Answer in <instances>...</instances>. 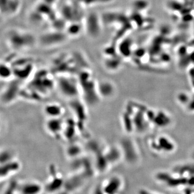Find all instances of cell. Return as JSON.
Instances as JSON below:
<instances>
[{
  "instance_id": "cell-15",
  "label": "cell",
  "mask_w": 194,
  "mask_h": 194,
  "mask_svg": "<svg viewBox=\"0 0 194 194\" xmlns=\"http://www.w3.org/2000/svg\"><path fill=\"white\" fill-rule=\"evenodd\" d=\"M143 194H153V193H148V192H144L143 193Z\"/></svg>"
},
{
  "instance_id": "cell-7",
  "label": "cell",
  "mask_w": 194,
  "mask_h": 194,
  "mask_svg": "<svg viewBox=\"0 0 194 194\" xmlns=\"http://www.w3.org/2000/svg\"><path fill=\"white\" fill-rule=\"evenodd\" d=\"M1 14L5 17H10L19 13L21 8V0H1Z\"/></svg>"
},
{
  "instance_id": "cell-1",
  "label": "cell",
  "mask_w": 194,
  "mask_h": 194,
  "mask_svg": "<svg viewBox=\"0 0 194 194\" xmlns=\"http://www.w3.org/2000/svg\"><path fill=\"white\" fill-rule=\"evenodd\" d=\"M5 35V43L13 51L28 50L38 43L35 35L25 30L11 28L8 30Z\"/></svg>"
},
{
  "instance_id": "cell-13",
  "label": "cell",
  "mask_w": 194,
  "mask_h": 194,
  "mask_svg": "<svg viewBox=\"0 0 194 194\" xmlns=\"http://www.w3.org/2000/svg\"><path fill=\"white\" fill-rule=\"evenodd\" d=\"M1 78H3L4 80L8 79L10 77L11 75H13V70L11 68L9 67V65L7 64H1Z\"/></svg>"
},
{
  "instance_id": "cell-6",
  "label": "cell",
  "mask_w": 194,
  "mask_h": 194,
  "mask_svg": "<svg viewBox=\"0 0 194 194\" xmlns=\"http://www.w3.org/2000/svg\"><path fill=\"white\" fill-rule=\"evenodd\" d=\"M1 180H5L15 175L21 168L20 162L16 157L1 163Z\"/></svg>"
},
{
  "instance_id": "cell-8",
  "label": "cell",
  "mask_w": 194,
  "mask_h": 194,
  "mask_svg": "<svg viewBox=\"0 0 194 194\" xmlns=\"http://www.w3.org/2000/svg\"><path fill=\"white\" fill-rule=\"evenodd\" d=\"M122 183L118 176H112L105 181L102 185V190L104 194H118L121 191Z\"/></svg>"
},
{
  "instance_id": "cell-2",
  "label": "cell",
  "mask_w": 194,
  "mask_h": 194,
  "mask_svg": "<svg viewBox=\"0 0 194 194\" xmlns=\"http://www.w3.org/2000/svg\"><path fill=\"white\" fill-rule=\"evenodd\" d=\"M56 86L63 96L71 99H75L81 93V84L73 78L61 76L56 81Z\"/></svg>"
},
{
  "instance_id": "cell-12",
  "label": "cell",
  "mask_w": 194,
  "mask_h": 194,
  "mask_svg": "<svg viewBox=\"0 0 194 194\" xmlns=\"http://www.w3.org/2000/svg\"><path fill=\"white\" fill-rule=\"evenodd\" d=\"M72 23L70 26L66 27V34L69 37H77L80 34V32L84 31V24L81 26L79 24V22H72Z\"/></svg>"
},
{
  "instance_id": "cell-5",
  "label": "cell",
  "mask_w": 194,
  "mask_h": 194,
  "mask_svg": "<svg viewBox=\"0 0 194 194\" xmlns=\"http://www.w3.org/2000/svg\"><path fill=\"white\" fill-rule=\"evenodd\" d=\"M45 187L35 180L19 182L17 194H42Z\"/></svg>"
},
{
  "instance_id": "cell-11",
  "label": "cell",
  "mask_w": 194,
  "mask_h": 194,
  "mask_svg": "<svg viewBox=\"0 0 194 194\" xmlns=\"http://www.w3.org/2000/svg\"><path fill=\"white\" fill-rule=\"evenodd\" d=\"M97 88L100 98H107L112 96L113 85L110 82L106 81L97 82Z\"/></svg>"
},
{
  "instance_id": "cell-10",
  "label": "cell",
  "mask_w": 194,
  "mask_h": 194,
  "mask_svg": "<svg viewBox=\"0 0 194 194\" xmlns=\"http://www.w3.org/2000/svg\"><path fill=\"white\" fill-rule=\"evenodd\" d=\"M44 113L49 118H60L64 113V109L58 103H48L44 107Z\"/></svg>"
},
{
  "instance_id": "cell-3",
  "label": "cell",
  "mask_w": 194,
  "mask_h": 194,
  "mask_svg": "<svg viewBox=\"0 0 194 194\" xmlns=\"http://www.w3.org/2000/svg\"><path fill=\"white\" fill-rule=\"evenodd\" d=\"M102 19L96 13H90L83 22L84 31L89 37L96 38L102 31Z\"/></svg>"
},
{
  "instance_id": "cell-9",
  "label": "cell",
  "mask_w": 194,
  "mask_h": 194,
  "mask_svg": "<svg viewBox=\"0 0 194 194\" xmlns=\"http://www.w3.org/2000/svg\"><path fill=\"white\" fill-rule=\"evenodd\" d=\"M63 125L64 124L63 121L60 120V118H49L46 124V128L50 134L57 136L62 133L63 130Z\"/></svg>"
},
{
  "instance_id": "cell-4",
  "label": "cell",
  "mask_w": 194,
  "mask_h": 194,
  "mask_svg": "<svg viewBox=\"0 0 194 194\" xmlns=\"http://www.w3.org/2000/svg\"><path fill=\"white\" fill-rule=\"evenodd\" d=\"M69 36L66 33L64 34L61 31L54 30L52 32H46L38 40V43L44 46H58L65 42Z\"/></svg>"
},
{
  "instance_id": "cell-14",
  "label": "cell",
  "mask_w": 194,
  "mask_h": 194,
  "mask_svg": "<svg viewBox=\"0 0 194 194\" xmlns=\"http://www.w3.org/2000/svg\"><path fill=\"white\" fill-rule=\"evenodd\" d=\"M42 1H43V2L45 3L52 7H54V5L56 4L58 0H42Z\"/></svg>"
}]
</instances>
